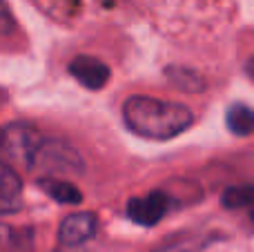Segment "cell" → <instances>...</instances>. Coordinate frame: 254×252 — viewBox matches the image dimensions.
<instances>
[{
	"label": "cell",
	"instance_id": "6da1fadb",
	"mask_svg": "<svg viewBox=\"0 0 254 252\" xmlns=\"http://www.w3.org/2000/svg\"><path fill=\"white\" fill-rule=\"evenodd\" d=\"M123 121L129 132L147 141H170L194 123L190 107L152 96H129L123 103Z\"/></svg>",
	"mask_w": 254,
	"mask_h": 252
},
{
	"label": "cell",
	"instance_id": "7a4b0ae2",
	"mask_svg": "<svg viewBox=\"0 0 254 252\" xmlns=\"http://www.w3.org/2000/svg\"><path fill=\"white\" fill-rule=\"evenodd\" d=\"M29 168L43 170L47 174H83L85 165L80 154L65 141H47L38 145Z\"/></svg>",
	"mask_w": 254,
	"mask_h": 252
},
{
	"label": "cell",
	"instance_id": "3957f363",
	"mask_svg": "<svg viewBox=\"0 0 254 252\" xmlns=\"http://www.w3.org/2000/svg\"><path fill=\"white\" fill-rule=\"evenodd\" d=\"M40 143H43V136L29 125L9 123L2 129V156L7 163L18 161V163H25L29 168Z\"/></svg>",
	"mask_w": 254,
	"mask_h": 252
},
{
	"label": "cell",
	"instance_id": "277c9868",
	"mask_svg": "<svg viewBox=\"0 0 254 252\" xmlns=\"http://www.w3.org/2000/svg\"><path fill=\"white\" fill-rule=\"evenodd\" d=\"M167 208H170V199L165 192H149L127 203V217L138 226H156L165 217Z\"/></svg>",
	"mask_w": 254,
	"mask_h": 252
},
{
	"label": "cell",
	"instance_id": "5b68a950",
	"mask_svg": "<svg viewBox=\"0 0 254 252\" xmlns=\"http://www.w3.org/2000/svg\"><path fill=\"white\" fill-rule=\"evenodd\" d=\"M96 217L92 212H74L69 217L63 219L61 228H58V241L67 248L74 246H83L96 235Z\"/></svg>",
	"mask_w": 254,
	"mask_h": 252
},
{
	"label": "cell",
	"instance_id": "8992f818",
	"mask_svg": "<svg viewBox=\"0 0 254 252\" xmlns=\"http://www.w3.org/2000/svg\"><path fill=\"white\" fill-rule=\"evenodd\" d=\"M69 74L74 76L83 87L92 89V92H98V89H103L107 85V80H110V67L103 61H98V58L80 54V56H76L74 61L69 63Z\"/></svg>",
	"mask_w": 254,
	"mask_h": 252
},
{
	"label": "cell",
	"instance_id": "52a82bcc",
	"mask_svg": "<svg viewBox=\"0 0 254 252\" xmlns=\"http://www.w3.org/2000/svg\"><path fill=\"white\" fill-rule=\"evenodd\" d=\"M20 179L13 172V168L4 161L2 168H0V201H2V214H11L13 210H18L20 201H18V194H20Z\"/></svg>",
	"mask_w": 254,
	"mask_h": 252
},
{
	"label": "cell",
	"instance_id": "ba28073f",
	"mask_svg": "<svg viewBox=\"0 0 254 252\" xmlns=\"http://www.w3.org/2000/svg\"><path fill=\"white\" fill-rule=\"evenodd\" d=\"M38 188L45 192L47 196H52L54 201L58 203H65V205H76L83 201V194L80 190L69 181H58V179H38Z\"/></svg>",
	"mask_w": 254,
	"mask_h": 252
},
{
	"label": "cell",
	"instance_id": "9c48e42d",
	"mask_svg": "<svg viewBox=\"0 0 254 252\" xmlns=\"http://www.w3.org/2000/svg\"><path fill=\"white\" fill-rule=\"evenodd\" d=\"M225 125L237 136H248L254 132V110L243 105V103H237L225 114Z\"/></svg>",
	"mask_w": 254,
	"mask_h": 252
},
{
	"label": "cell",
	"instance_id": "30bf717a",
	"mask_svg": "<svg viewBox=\"0 0 254 252\" xmlns=\"http://www.w3.org/2000/svg\"><path fill=\"white\" fill-rule=\"evenodd\" d=\"M165 76L181 92L194 94V92H203L205 89V80L201 78V74H196L194 69H188V67H167Z\"/></svg>",
	"mask_w": 254,
	"mask_h": 252
},
{
	"label": "cell",
	"instance_id": "8fae6325",
	"mask_svg": "<svg viewBox=\"0 0 254 252\" xmlns=\"http://www.w3.org/2000/svg\"><path fill=\"white\" fill-rule=\"evenodd\" d=\"M221 203L230 210L254 208V186H232L223 192Z\"/></svg>",
	"mask_w": 254,
	"mask_h": 252
},
{
	"label": "cell",
	"instance_id": "7c38bea8",
	"mask_svg": "<svg viewBox=\"0 0 254 252\" xmlns=\"http://www.w3.org/2000/svg\"><path fill=\"white\" fill-rule=\"evenodd\" d=\"M2 11H4V20H2V34L9 36L11 34V13H9V7L2 4Z\"/></svg>",
	"mask_w": 254,
	"mask_h": 252
},
{
	"label": "cell",
	"instance_id": "4fadbf2b",
	"mask_svg": "<svg viewBox=\"0 0 254 252\" xmlns=\"http://www.w3.org/2000/svg\"><path fill=\"white\" fill-rule=\"evenodd\" d=\"M246 74L250 76V80L254 83V56L250 58V61H248V65H246Z\"/></svg>",
	"mask_w": 254,
	"mask_h": 252
},
{
	"label": "cell",
	"instance_id": "5bb4252c",
	"mask_svg": "<svg viewBox=\"0 0 254 252\" xmlns=\"http://www.w3.org/2000/svg\"><path fill=\"white\" fill-rule=\"evenodd\" d=\"M250 219H252V221H254V208L250 210Z\"/></svg>",
	"mask_w": 254,
	"mask_h": 252
}]
</instances>
